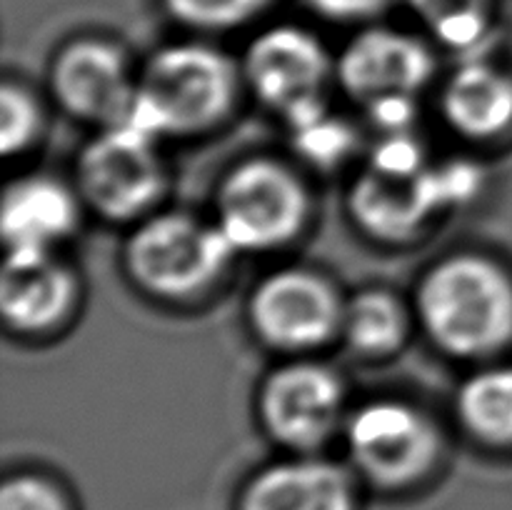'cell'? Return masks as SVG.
I'll use <instances>...</instances> for the list:
<instances>
[{"mask_svg":"<svg viewBox=\"0 0 512 510\" xmlns=\"http://www.w3.org/2000/svg\"><path fill=\"white\" fill-rule=\"evenodd\" d=\"M415 318L443 353L493 358L512 345V273L488 255H448L420 278Z\"/></svg>","mask_w":512,"mask_h":510,"instance_id":"1","label":"cell"},{"mask_svg":"<svg viewBox=\"0 0 512 510\" xmlns=\"http://www.w3.org/2000/svg\"><path fill=\"white\" fill-rule=\"evenodd\" d=\"M243 88L240 65L213 45H165L138 73L133 110L123 123L158 140L205 133L233 113Z\"/></svg>","mask_w":512,"mask_h":510,"instance_id":"2","label":"cell"},{"mask_svg":"<svg viewBox=\"0 0 512 510\" xmlns=\"http://www.w3.org/2000/svg\"><path fill=\"white\" fill-rule=\"evenodd\" d=\"M235 253L218 223L190 213H150L135 225L123 248L128 278L160 300L198 298L213 288Z\"/></svg>","mask_w":512,"mask_h":510,"instance_id":"3","label":"cell"},{"mask_svg":"<svg viewBox=\"0 0 512 510\" xmlns=\"http://www.w3.org/2000/svg\"><path fill=\"white\" fill-rule=\"evenodd\" d=\"M310 215L300 175L270 158L235 165L215 193V223L238 253H270L293 243Z\"/></svg>","mask_w":512,"mask_h":510,"instance_id":"4","label":"cell"},{"mask_svg":"<svg viewBox=\"0 0 512 510\" xmlns=\"http://www.w3.org/2000/svg\"><path fill=\"white\" fill-rule=\"evenodd\" d=\"M158 143V138L130 123L100 128L78 158L83 205L113 223L148 218L168 180Z\"/></svg>","mask_w":512,"mask_h":510,"instance_id":"5","label":"cell"},{"mask_svg":"<svg viewBox=\"0 0 512 510\" xmlns=\"http://www.w3.org/2000/svg\"><path fill=\"white\" fill-rule=\"evenodd\" d=\"M353 468L383 490L420 483L443 455V435L428 413L395 398L370 400L345 420Z\"/></svg>","mask_w":512,"mask_h":510,"instance_id":"6","label":"cell"},{"mask_svg":"<svg viewBox=\"0 0 512 510\" xmlns=\"http://www.w3.org/2000/svg\"><path fill=\"white\" fill-rule=\"evenodd\" d=\"M240 70L245 88L288 128L328 108L335 63L318 35L300 25H273L255 35Z\"/></svg>","mask_w":512,"mask_h":510,"instance_id":"7","label":"cell"},{"mask_svg":"<svg viewBox=\"0 0 512 510\" xmlns=\"http://www.w3.org/2000/svg\"><path fill=\"white\" fill-rule=\"evenodd\" d=\"M345 298L310 268H280L265 275L248 300V320L260 343L303 355L340 338Z\"/></svg>","mask_w":512,"mask_h":510,"instance_id":"8","label":"cell"},{"mask_svg":"<svg viewBox=\"0 0 512 510\" xmlns=\"http://www.w3.org/2000/svg\"><path fill=\"white\" fill-rule=\"evenodd\" d=\"M258 418L290 453H318L348 420L343 378L315 360L280 365L260 385Z\"/></svg>","mask_w":512,"mask_h":510,"instance_id":"9","label":"cell"},{"mask_svg":"<svg viewBox=\"0 0 512 510\" xmlns=\"http://www.w3.org/2000/svg\"><path fill=\"white\" fill-rule=\"evenodd\" d=\"M335 78L368 110L383 100L418 98L435 78V55L418 35L373 25L345 45L335 60Z\"/></svg>","mask_w":512,"mask_h":510,"instance_id":"10","label":"cell"},{"mask_svg":"<svg viewBox=\"0 0 512 510\" xmlns=\"http://www.w3.org/2000/svg\"><path fill=\"white\" fill-rule=\"evenodd\" d=\"M138 78L123 48L83 38L58 50L50 65V93L73 118L110 128L123 123L135 103Z\"/></svg>","mask_w":512,"mask_h":510,"instance_id":"11","label":"cell"},{"mask_svg":"<svg viewBox=\"0 0 512 510\" xmlns=\"http://www.w3.org/2000/svg\"><path fill=\"white\" fill-rule=\"evenodd\" d=\"M360 230L388 243L418 238L438 215L448 213L435 165L385 168L368 163L348 195Z\"/></svg>","mask_w":512,"mask_h":510,"instance_id":"12","label":"cell"},{"mask_svg":"<svg viewBox=\"0 0 512 510\" xmlns=\"http://www.w3.org/2000/svg\"><path fill=\"white\" fill-rule=\"evenodd\" d=\"M80 298L78 275L55 250H8L0 278V310L10 330L43 335L73 315Z\"/></svg>","mask_w":512,"mask_h":510,"instance_id":"13","label":"cell"},{"mask_svg":"<svg viewBox=\"0 0 512 510\" xmlns=\"http://www.w3.org/2000/svg\"><path fill=\"white\" fill-rule=\"evenodd\" d=\"M238 510H358V490L345 465L315 453H293L245 483Z\"/></svg>","mask_w":512,"mask_h":510,"instance_id":"14","label":"cell"},{"mask_svg":"<svg viewBox=\"0 0 512 510\" xmlns=\"http://www.w3.org/2000/svg\"><path fill=\"white\" fill-rule=\"evenodd\" d=\"M440 110L463 138H500L512 130V70L488 55L465 58L445 80Z\"/></svg>","mask_w":512,"mask_h":510,"instance_id":"15","label":"cell"},{"mask_svg":"<svg viewBox=\"0 0 512 510\" xmlns=\"http://www.w3.org/2000/svg\"><path fill=\"white\" fill-rule=\"evenodd\" d=\"M78 193L48 175H25L3 195V238L8 250H58L80 220Z\"/></svg>","mask_w":512,"mask_h":510,"instance_id":"16","label":"cell"},{"mask_svg":"<svg viewBox=\"0 0 512 510\" xmlns=\"http://www.w3.org/2000/svg\"><path fill=\"white\" fill-rule=\"evenodd\" d=\"M410 310L385 288L358 290L345 300L340 338L365 358L398 353L410 335Z\"/></svg>","mask_w":512,"mask_h":510,"instance_id":"17","label":"cell"},{"mask_svg":"<svg viewBox=\"0 0 512 510\" xmlns=\"http://www.w3.org/2000/svg\"><path fill=\"white\" fill-rule=\"evenodd\" d=\"M455 410L463 428L490 448H512V365H490L458 390Z\"/></svg>","mask_w":512,"mask_h":510,"instance_id":"18","label":"cell"},{"mask_svg":"<svg viewBox=\"0 0 512 510\" xmlns=\"http://www.w3.org/2000/svg\"><path fill=\"white\" fill-rule=\"evenodd\" d=\"M415 18L443 48L485 55L495 35L493 0H408Z\"/></svg>","mask_w":512,"mask_h":510,"instance_id":"19","label":"cell"},{"mask_svg":"<svg viewBox=\"0 0 512 510\" xmlns=\"http://www.w3.org/2000/svg\"><path fill=\"white\" fill-rule=\"evenodd\" d=\"M290 133H293L295 150L303 155L308 163L318 165V168H335L343 160H348L353 155L358 138H355V130L348 123H343L340 118H335L330 113V108H325L323 113L313 115V118L303 120L298 125H290Z\"/></svg>","mask_w":512,"mask_h":510,"instance_id":"20","label":"cell"},{"mask_svg":"<svg viewBox=\"0 0 512 510\" xmlns=\"http://www.w3.org/2000/svg\"><path fill=\"white\" fill-rule=\"evenodd\" d=\"M273 0H163L170 18L193 30L225 33L248 25Z\"/></svg>","mask_w":512,"mask_h":510,"instance_id":"21","label":"cell"},{"mask_svg":"<svg viewBox=\"0 0 512 510\" xmlns=\"http://www.w3.org/2000/svg\"><path fill=\"white\" fill-rule=\"evenodd\" d=\"M43 130V108L28 88L5 83L0 90V150L3 155L25 153Z\"/></svg>","mask_w":512,"mask_h":510,"instance_id":"22","label":"cell"},{"mask_svg":"<svg viewBox=\"0 0 512 510\" xmlns=\"http://www.w3.org/2000/svg\"><path fill=\"white\" fill-rule=\"evenodd\" d=\"M0 510H70L63 490L38 473L10 475L0 490Z\"/></svg>","mask_w":512,"mask_h":510,"instance_id":"23","label":"cell"},{"mask_svg":"<svg viewBox=\"0 0 512 510\" xmlns=\"http://www.w3.org/2000/svg\"><path fill=\"white\" fill-rule=\"evenodd\" d=\"M315 13L338 23H358L385 13L398 0H308Z\"/></svg>","mask_w":512,"mask_h":510,"instance_id":"24","label":"cell"}]
</instances>
